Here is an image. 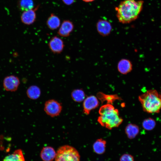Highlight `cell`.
<instances>
[{
	"label": "cell",
	"instance_id": "obj_2",
	"mask_svg": "<svg viewBox=\"0 0 161 161\" xmlns=\"http://www.w3.org/2000/svg\"><path fill=\"white\" fill-rule=\"evenodd\" d=\"M99 113L100 116L97 121L101 126L109 129L118 127L123 120L120 116L118 109L111 104L102 106L99 109Z\"/></svg>",
	"mask_w": 161,
	"mask_h": 161
},
{
	"label": "cell",
	"instance_id": "obj_10",
	"mask_svg": "<svg viewBox=\"0 0 161 161\" xmlns=\"http://www.w3.org/2000/svg\"><path fill=\"white\" fill-rule=\"evenodd\" d=\"M39 6L34 9L25 11L22 13L21 18L22 22L24 24L30 25L33 24L36 19L35 11L38 9Z\"/></svg>",
	"mask_w": 161,
	"mask_h": 161
},
{
	"label": "cell",
	"instance_id": "obj_20",
	"mask_svg": "<svg viewBox=\"0 0 161 161\" xmlns=\"http://www.w3.org/2000/svg\"><path fill=\"white\" fill-rule=\"evenodd\" d=\"M72 100L75 102L80 103L85 98V94L84 91L81 89H74L71 93Z\"/></svg>",
	"mask_w": 161,
	"mask_h": 161
},
{
	"label": "cell",
	"instance_id": "obj_21",
	"mask_svg": "<svg viewBox=\"0 0 161 161\" xmlns=\"http://www.w3.org/2000/svg\"><path fill=\"white\" fill-rule=\"evenodd\" d=\"M19 5L20 9L24 11L33 8L34 4L33 0H20Z\"/></svg>",
	"mask_w": 161,
	"mask_h": 161
},
{
	"label": "cell",
	"instance_id": "obj_13",
	"mask_svg": "<svg viewBox=\"0 0 161 161\" xmlns=\"http://www.w3.org/2000/svg\"><path fill=\"white\" fill-rule=\"evenodd\" d=\"M56 154L54 149L50 146L43 148L40 153V157L44 161H52L55 158Z\"/></svg>",
	"mask_w": 161,
	"mask_h": 161
},
{
	"label": "cell",
	"instance_id": "obj_5",
	"mask_svg": "<svg viewBox=\"0 0 161 161\" xmlns=\"http://www.w3.org/2000/svg\"><path fill=\"white\" fill-rule=\"evenodd\" d=\"M44 109L46 114L53 117L60 115L62 109V106L61 104L58 101L51 99L45 102Z\"/></svg>",
	"mask_w": 161,
	"mask_h": 161
},
{
	"label": "cell",
	"instance_id": "obj_12",
	"mask_svg": "<svg viewBox=\"0 0 161 161\" xmlns=\"http://www.w3.org/2000/svg\"><path fill=\"white\" fill-rule=\"evenodd\" d=\"M117 69L120 74L126 75L131 71L133 69V65L129 60L122 59L118 62Z\"/></svg>",
	"mask_w": 161,
	"mask_h": 161
},
{
	"label": "cell",
	"instance_id": "obj_1",
	"mask_svg": "<svg viewBox=\"0 0 161 161\" xmlns=\"http://www.w3.org/2000/svg\"><path fill=\"white\" fill-rule=\"evenodd\" d=\"M143 3L142 0H124L120 2L115 8L119 21L126 24L136 20L143 9Z\"/></svg>",
	"mask_w": 161,
	"mask_h": 161
},
{
	"label": "cell",
	"instance_id": "obj_19",
	"mask_svg": "<svg viewBox=\"0 0 161 161\" xmlns=\"http://www.w3.org/2000/svg\"><path fill=\"white\" fill-rule=\"evenodd\" d=\"M125 132L129 139H132L134 138L138 134L139 128L136 125L130 123L126 126Z\"/></svg>",
	"mask_w": 161,
	"mask_h": 161
},
{
	"label": "cell",
	"instance_id": "obj_25",
	"mask_svg": "<svg viewBox=\"0 0 161 161\" xmlns=\"http://www.w3.org/2000/svg\"><path fill=\"white\" fill-rule=\"evenodd\" d=\"M95 0H82L83 1L86 2H91L94 1Z\"/></svg>",
	"mask_w": 161,
	"mask_h": 161
},
{
	"label": "cell",
	"instance_id": "obj_3",
	"mask_svg": "<svg viewBox=\"0 0 161 161\" xmlns=\"http://www.w3.org/2000/svg\"><path fill=\"white\" fill-rule=\"evenodd\" d=\"M138 100L145 112L158 113L161 110V93L155 90L147 91L139 96Z\"/></svg>",
	"mask_w": 161,
	"mask_h": 161
},
{
	"label": "cell",
	"instance_id": "obj_15",
	"mask_svg": "<svg viewBox=\"0 0 161 161\" xmlns=\"http://www.w3.org/2000/svg\"><path fill=\"white\" fill-rule=\"evenodd\" d=\"M97 96L102 103L106 101L107 104H112L116 100H121V98L116 95H106L100 92L97 93Z\"/></svg>",
	"mask_w": 161,
	"mask_h": 161
},
{
	"label": "cell",
	"instance_id": "obj_7",
	"mask_svg": "<svg viewBox=\"0 0 161 161\" xmlns=\"http://www.w3.org/2000/svg\"><path fill=\"white\" fill-rule=\"evenodd\" d=\"M99 105V101L95 96L90 95L87 97L83 103V113L86 115H89L92 110L97 108Z\"/></svg>",
	"mask_w": 161,
	"mask_h": 161
},
{
	"label": "cell",
	"instance_id": "obj_4",
	"mask_svg": "<svg viewBox=\"0 0 161 161\" xmlns=\"http://www.w3.org/2000/svg\"><path fill=\"white\" fill-rule=\"evenodd\" d=\"M55 159V161H80V156L75 148L65 145L58 148Z\"/></svg>",
	"mask_w": 161,
	"mask_h": 161
},
{
	"label": "cell",
	"instance_id": "obj_6",
	"mask_svg": "<svg viewBox=\"0 0 161 161\" xmlns=\"http://www.w3.org/2000/svg\"><path fill=\"white\" fill-rule=\"evenodd\" d=\"M48 46L52 52L55 54H59L63 51L65 44L61 38L55 36L51 38L48 43Z\"/></svg>",
	"mask_w": 161,
	"mask_h": 161
},
{
	"label": "cell",
	"instance_id": "obj_24",
	"mask_svg": "<svg viewBox=\"0 0 161 161\" xmlns=\"http://www.w3.org/2000/svg\"><path fill=\"white\" fill-rule=\"evenodd\" d=\"M63 2L66 5H70L75 1V0H62Z\"/></svg>",
	"mask_w": 161,
	"mask_h": 161
},
{
	"label": "cell",
	"instance_id": "obj_11",
	"mask_svg": "<svg viewBox=\"0 0 161 161\" xmlns=\"http://www.w3.org/2000/svg\"><path fill=\"white\" fill-rule=\"evenodd\" d=\"M74 29V25L73 23L69 20H65L62 22L57 33L61 37H68L70 36Z\"/></svg>",
	"mask_w": 161,
	"mask_h": 161
},
{
	"label": "cell",
	"instance_id": "obj_22",
	"mask_svg": "<svg viewBox=\"0 0 161 161\" xmlns=\"http://www.w3.org/2000/svg\"><path fill=\"white\" fill-rule=\"evenodd\" d=\"M156 125L155 120L151 118H149L144 120L142 123V126L146 130L150 131L152 130Z\"/></svg>",
	"mask_w": 161,
	"mask_h": 161
},
{
	"label": "cell",
	"instance_id": "obj_23",
	"mask_svg": "<svg viewBox=\"0 0 161 161\" xmlns=\"http://www.w3.org/2000/svg\"><path fill=\"white\" fill-rule=\"evenodd\" d=\"M120 161H134V159L132 155L129 154H125L121 156Z\"/></svg>",
	"mask_w": 161,
	"mask_h": 161
},
{
	"label": "cell",
	"instance_id": "obj_18",
	"mask_svg": "<svg viewBox=\"0 0 161 161\" xmlns=\"http://www.w3.org/2000/svg\"><path fill=\"white\" fill-rule=\"evenodd\" d=\"M3 161H25L22 150H15L13 153L7 156Z\"/></svg>",
	"mask_w": 161,
	"mask_h": 161
},
{
	"label": "cell",
	"instance_id": "obj_9",
	"mask_svg": "<svg viewBox=\"0 0 161 161\" xmlns=\"http://www.w3.org/2000/svg\"><path fill=\"white\" fill-rule=\"evenodd\" d=\"M96 27L98 32L103 37L109 35L112 29L110 23L104 19L99 20L96 23Z\"/></svg>",
	"mask_w": 161,
	"mask_h": 161
},
{
	"label": "cell",
	"instance_id": "obj_17",
	"mask_svg": "<svg viewBox=\"0 0 161 161\" xmlns=\"http://www.w3.org/2000/svg\"><path fill=\"white\" fill-rule=\"evenodd\" d=\"M48 27L52 30L57 29L60 26L61 21L59 18L53 13L51 14L46 22Z\"/></svg>",
	"mask_w": 161,
	"mask_h": 161
},
{
	"label": "cell",
	"instance_id": "obj_14",
	"mask_svg": "<svg viewBox=\"0 0 161 161\" xmlns=\"http://www.w3.org/2000/svg\"><path fill=\"white\" fill-rule=\"evenodd\" d=\"M106 141L102 138L97 139L93 145L94 151L98 154H103L106 150Z\"/></svg>",
	"mask_w": 161,
	"mask_h": 161
},
{
	"label": "cell",
	"instance_id": "obj_16",
	"mask_svg": "<svg viewBox=\"0 0 161 161\" xmlns=\"http://www.w3.org/2000/svg\"><path fill=\"white\" fill-rule=\"evenodd\" d=\"M26 94L28 98L32 100H35L40 97L41 91L38 86L33 85L30 86L27 89Z\"/></svg>",
	"mask_w": 161,
	"mask_h": 161
},
{
	"label": "cell",
	"instance_id": "obj_8",
	"mask_svg": "<svg viewBox=\"0 0 161 161\" xmlns=\"http://www.w3.org/2000/svg\"><path fill=\"white\" fill-rule=\"evenodd\" d=\"M19 78L14 75L6 77L3 81V86L4 89L7 91L14 92L16 91L20 84Z\"/></svg>",
	"mask_w": 161,
	"mask_h": 161
}]
</instances>
